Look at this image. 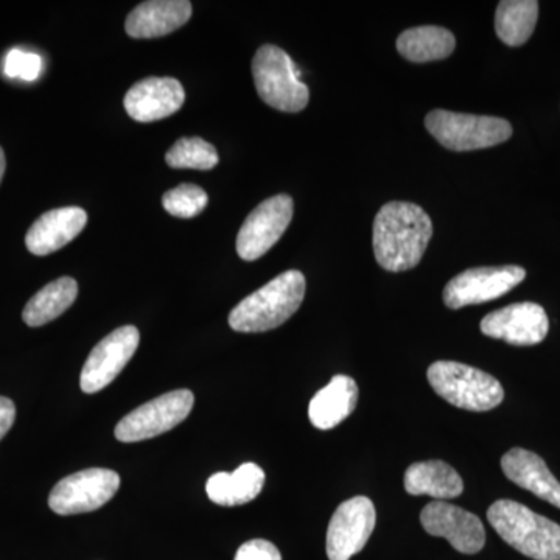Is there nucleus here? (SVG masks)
<instances>
[{
	"label": "nucleus",
	"mask_w": 560,
	"mask_h": 560,
	"mask_svg": "<svg viewBox=\"0 0 560 560\" xmlns=\"http://www.w3.org/2000/svg\"><path fill=\"white\" fill-rule=\"evenodd\" d=\"M526 271L515 265L470 268L453 278L444 289V302L458 311L467 305L495 301L522 283Z\"/></svg>",
	"instance_id": "nucleus-9"
},
{
	"label": "nucleus",
	"mask_w": 560,
	"mask_h": 560,
	"mask_svg": "<svg viewBox=\"0 0 560 560\" xmlns=\"http://www.w3.org/2000/svg\"><path fill=\"white\" fill-rule=\"evenodd\" d=\"M220 156L212 143L201 138H183L173 143L165 162L172 168H194L212 171L219 164Z\"/></svg>",
	"instance_id": "nucleus-25"
},
{
	"label": "nucleus",
	"mask_w": 560,
	"mask_h": 560,
	"mask_svg": "<svg viewBox=\"0 0 560 560\" xmlns=\"http://www.w3.org/2000/svg\"><path fill=\"white\" fill-rule=\"evenodd\" d=\"M427 377L438 396L460 410L489 411L504 399L503 386L495 377L456 361H436Z\"/></svg>",
	"instance_id": "nucleus-4"
},
{
	"label": "nucleus",
	"mask_w": 560,
	"mask_h": 560,
	"mask_svg": "<svg viewBox=\"0 0 560 560\" xmlns=\"http://www.w3.org/2000/svg\"><path fill=\"white\" fill-rule=\"evenodd\" d=\"M234 560H282V556L271 541L256 539L243 544Z\"/></svg>",
	"instance_id": "nucleus-28"
},
{
	"label": "nucleus",
	"mask_w": 560,
	"mask_h": 560,
	"mask_svg": "<svg viewBox=\"0 0 560 560\" xmlns=\"http://www.w3.org/2000/svg\"><path fill=\"white\" fill-rule=\"evenodd\" d=\"M16 419V407L9 397L0 396V441L9 433Z\"/></svg>",
	"instance_id": "nucleus-29"
},
{
	"label": "nucleus",
	"mask_w": 560,
	"mask_h": 560,
	"mask_svg": "<svg viewBox=\"0 0 560 560\" xmlns=\"http://www.w3.org/2000/svg\"><path fill=\"white\" fill-rule=\"evenodd\" d=\"M425 127L442 147L452 151L490 149L512 136L510 121L501 117L474 116L434 109L425 117Z\"/></svg>",
	"instance_id": "nucleus-6"
},
{
	"label": "nucleus",
	"mask_w": 560,
	"mask_h": 560,
	"mask_svg": "<svg viewBox=\"0 0 560 560\" xmlns=\"http://www.w3.org/2000/svg\"><path fill=\"white\" fill-rule=\"evenodd\" d=\"M120 488V477L109 469L77 471L58 481L49 497L50 510L58 515L84 514L101 510Z\"/></svg>",
	"instance_id": "nucleus-8"
},
{
	"label": "nucleus",
	"mask_w": 560,
	"mask_h": 560,
	"mask_svg": "<svg viewBox=\"0 0 560 560\" xmlns=\"http://www.w3.org/2000/svg\"><path fill=\"white\" fill-rule=\"evenodd\" d=\"M305 287L301 271L282 272L232 308L231 329L242 334H260L282 326L300 311Z\"/></svg>",
	"instance_id": "nucleus-2"
},
{
	"label": "nucleus",
	"mask_w": 560,
	"mask_h": 560,
	"mask_svg": "<svg viewBox=\"0 0 560 560\" xmlns=\"http://www.w3.org/2000/svg\"><path fill=\"white\" fill-rule=\"evenodd\" d=\"M190 16L189 0H150L128 14L125 31L136 39L161 38L186 25Z\"/></svg>",
	"instance_id": "nucleus-17"
},
{
	"label": "nucleus",
	"mask_w": 560,
	"mask_h": 560,
	"mask_svg": "<svg viewBox=\"0 0 560 560\" xmlns=\"http://www.w3.org/2000/svg\"><path fill=\"white\" fill-rule=\"evenodd\" d=\"M139 341V330L135 326L110 331L88 357L81 371V390L95 394L116 381L138 350Z\"/></svg>",
	"instance_id": "nucleus-12"
},
{
	"label": "nucleus",
	"mask_w": 560,
	"mask_h": 560,
	"mask_svg": "<svg viewBox=\"0 0 560 560\" xmlns=\"http://www.w3.org/2000/svg\"><path fill=\"white\" fill-rule=\"evenodd\" d=\"M488 521L501 539L534 560H560V525L541 517L517 501L499 500L489 508Z\"/></svg>",
	"instance_id": "nucleus-3"
},
{
	"label": "nucleus",
	"mask_w": 560,
	"mask_h": 560,
	"mask_svg": "<svg viewBox=\"0 0 560 560\" xmlns=\"http://www.w3.org/2000/svg\"><path fill=\"white\" fill-rule=\"evenodd\" d=\"M294 202L289 195H276L260 202L246 217L237 235V253L243 260L254 261L268 253L285 234L293 219Z\"/></svg>",
	"instance_id": "nucleus-10"
},
{
	"label": "nucleus",
	"mask_w": 560,
	"mask_h": 560,
	"mask_svg": "<svg viewBox=\"0 0 560 560\" xmlns=\"http://www.w3.org/2000/svg\"><path fill=\"white\" fill-rule=\"evenodd\" d=\"M405 490L410 495H429L436 501L456 499L463 493L464 482L458 471L444 460H422L405 471Z\"/></svg>",
	"instance_id": "nucleus-20"
},
{
	"label": "nucleus",
	"mask_w": 560,
	"mask_h": 560,
	"mask_svg": "<svg viewBox=\"0 0 560 560\" xmlns=\"http://www.w3.org/2000/svg\"><path fill=\"white\" fill-rule=\"evenodd\" d=\"M537 18L539 2L536 0H503L497 7V36L508 46H523L533 35Z\"/></svg>",
	"instance_id": "nucleus-24"
},
{
	"label": "nucleus",
	"mask_w": 560,
	"mask_h": 560,
	"mask_svg": "<svg viewBox=\"0 0 560 560\" xmlns=\"http://www.w3.org/2000/svg\"><path fill=\"white\" fill-rule=\"evenodd\" d=\"M195 397L189 389L172 390L136 408L117 423V441L131 444L167 433L187 419Z\"/></svg>",
	"instance_id": "nucleus-7"
},
{
	"label": "nucleus",
	"mask_w": 560,
	"mask_h": 560,
	"mask_svg": "<svg viewBox=\"0 0 560 560\" xmlns=\"http://www.w3.org/2000/svg\"><path fill=\"white\" fill-rule=\"evenodd\" d=\"M377 512L368 497H353L338 506L327 529L326 550L330 560H349L366 547L374 533Z\"/></svg>",
	"instance_id": "nucleus-11"
},
{
	"label": "nucleus",
	"mask_w": 560,
	"mask_h": 560,
	"mask_svg": "<svg viewBox=\"0 0 560 560\" xmlns=\"http://www.w3.org/2000/svg\"><path fill=\"white\" fill-rule=\"evenodd\" d=\"M359 404V386L348 375H335L308 405V418L318 430H331L348 419Z\"/></svg>",
	"instance_id": "nucleus-19"
},
{
	"label": "nucleus",
	"mask_w": 560,
	"mask_h": 560,
	"mask_svg": "<svg viewBox=\"0 0 560 560\" xmlns=\"http://www.w3.org/2000/svg\"><path fill=\"white\" fill-rule=\"evenodd\" d=\"M265 485V474L257 464L245 463L226 474L219 471L209 478L206 492L219 506H241L259 497Z\"/></svg>",
	"instance_id": "nucleus-21"
},
{
	"label": "nucleus",
	"mask_w": 560,
	"mask_h": 560,
	"mask_svg": "<svg viewBox=\"0 0 560 560\" xmlns=\"http://www.w3.org/2000/svg\"><path fill=\"white\" fill-rule=\"evenodd\" d=\"M77 296H79V283L75 279L54 280L27 302L22 312V319L31 327L44 326L68 311L70 305L75 302Z\"/></svg>",
	"instance_id": "nucleus-23"
},
{
	"label": "nucleus",
	"mask_w": 560,
	"mask_h": 560,
	"mask_svg": "<svg viewBox=\"0 0 560 560\" xmlns=\"http://www.w3.org/2000/svg\"><path fill=\"white\" fill-rule=\"evenodd\" d=\"M88 224L86 210L81 208H61L49 210L32 224L25 245L35 256H49L65 248Z\"/></svg>",
	"instance_id": "nucleus-16"
},
{
	"label": "nucleus",
	"mask_w": 560,
	"mask_h": 560,
	"mask_svg": "<svg viewBox=\"0 0 560 560\" xmlns=\"http://www.w3.org/2000/svg\"><path fill=\"white\" fill-rule=\"evenodd\" d=\"M423 529L434 537H444L456 551L477 555L486 544V530L477 515L447 503L431 501L420 512Z\"/></svg>",
	"instance_id": "nucleus-13"
},
{
	"label": "nucleus",
	"mask_w": 560,
	"mask_h": 560,
	"mask_svg": "<svg viewBox=\"0 0 560 560\" xmlns=\"http://www.w3.org/2000/svg\"><path fill=\"white\" fill-rule=\"evenodd\" d=\"M550 320L547 312L534 302H518L486 315L481 331L489 338L514 346L539 345L547 338Z\"/></svg>",
	"instance_id": "nucleus-14"
},
{
	"label": "nucleus",
	"mask_w": 560,
	"mask_h": 560,
	"mask_svg": "<svg viewBox=\"0 0 560 560\" xmlns=\"http://www.w3.org/2000/svg\"><path fill=\"white\" fill-rule=\"evenodd\" d=\"M7 161L5 153H3L2 147H0V183H2L3 173H5Z\"/></svg>",
	"instance_id": "nucleus-30"
},
{
	"label": "nucleus",
	"mask_w": 560,
	"mask_h": 560,
	"mask_svg": "<svg viewBox=\"0 0 560 560\" xmlns=\"http://www.w3.org/2000/svg\"><path fill=\"white\" fill-rule=\"evenodd\" d=\"M186 102L183 84L171 77H150L136 83L125 95V109L132 120L150 124L178 113Z\"/></svg>",
	"instance_id": "nucleus-15"
},
{
	"label": "nucleus",
	"mask_w": 560,
	"mask_h": 560,
	"mask_svg": "<svg viewBox=\"0 0 560 560\" xmlns=\"http://www.w3.org/2000/svg\"><path fill=\"white\" fill-rule=\"evenodd\" d=\"M40 66H43V62H40L38 55L14 49L7 57L5 73L11 79L33 81L38 79Z\"/></svg>",
	"instance_id": "nucleus-27"
},
{
	"label": "nucleus",
	"mask_w": 560,
	"mask_h": 560,
	"mask_svg": "<svg viewBox=\"0 0 560 560\" xmlns=\"http://www.w3.org/2000/svg\"><path fill=\"white\" fill-rule=\"evenodd\" d=\"M455 46L453 33L436 25L410 28L397 38V50L411 62L445 60L451 57Z\"/></svg>",
	"instance_id": "nucleus-22"
},
{
	"label": "nucleus",
	"mask_w": 560,
	"mask_h": 560,
	"mask_svg": "<svg viewBox=\"0 0 560 560\" xmlns=\"http://www.w3.org/2000/svg\"><path fill=\"white\" fill-rule=\"evenodd\" d=\"M208 202V194L195 184H180L162 197L164 209L178 219H194L200 215Z\"/></svg>",
	"instance_id": "nucleus-26"
},
{
	"label": "nucleus",
	"mask_w": 560,
	"mask_h": 560,
	"mask_svg": "<svg viewBox=\"0 0 560 560\" xmlns=\"http://www.w3.org/2000/svg\"><path fill=\"white\" fill-rule=\"evenodd\" d=\"M433 235L429 213L415 202L393 201L382 206L372 226L375 260L390 272L418 267Z\"/></svg>",
	"instance_id": "nucleus-1"
},
{
	"label": "nucleus",
	"mask_w": 560,
	"mask_h": 560,
	"mask_svg": "<svg viewBox=\"0 0 560 560\" xmlns=\"http://www.w3.org/2000/svg\"><path fill=\"white\" fill-rule=\"evenodd\" d=\"M253 77L257 94L271 108L300 113L308 105L311 91L302 83L290 55L280 47L267 44L256 51Z\"/></svg>",
	"instance_id": "nucleus-5"
},
{
	"label": "nucleus",
	"mask_w": 560,
	"mask_h": 560,
	"mask_svg": "<svg viewBox=\"0 0 560 560\" xmlns=\"http://www.w3.org/2000/svg\"><path fill=\"white\" fill-rule=\"evenodd\" d=\"M501 469L512 482L560 510V482L539 455L512 448L501 458Z\"/></svg>",
	"instance_id": "nucleus-18"
}]
</instances>
